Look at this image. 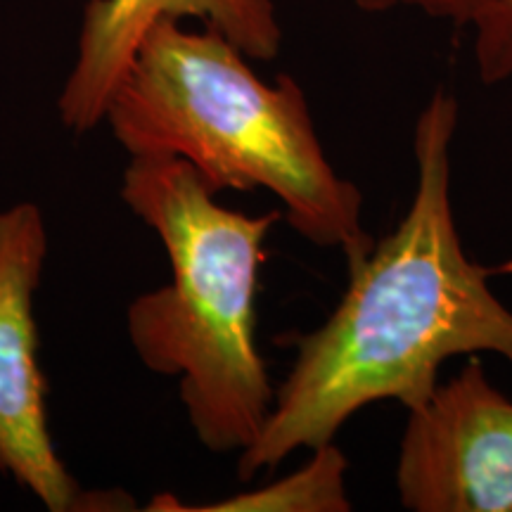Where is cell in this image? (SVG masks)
Segmentation results:
<instances>
[{"instance_id":"52a82bcc","label":"cell","mask_w":512,"mask_h":512,"mask_svg":"<svg viewBox=\"0 0 512 512\" xmlns=\"http://www.w3.org/2000/svg\"><path fill=\"white\" fill-rule=\"evenodd\" d=\"M347 456L330 444L311 451V460L302 470L292 472L278 482L223 498L211 505H178L171 494L152 498L147 510H204V512H347L351 501L347 494Z\"/></svg>"},{"instance_id":"277c9868","label":"cell","mask_w":512,"mask_h":512,"mask_svg":"<svg viewBox=\"0 0 512 512\" xmlns=\"http://www.w3.org/2000/svg\"><path fill=\"white\" fill-rule=\"evenodd\" d=\"M48 256V228L36 202L0 211V472L50 512L124 510L117 491H86L57 456L38 363L36 292Z\"/></svg>"},{"instance_id":"7a4b0ae2","label":"cell","mask_w":512,"mask_h":512,"mask_svg":"<svg viewBox=\"0 0 512 512\" xmlns=\"http://www.w3.org/2000/svg\"><path fill=\"white\" fill-rule=\"evenodd\" d=\"M128 157L188 162L219 195L264 188L285 221L316 247L366 256L363 195L330 164L309 102L292 76L259 79L216 29L159 19L147 31L105 112Z\"/></svg>"},{"instance_id":"5b68a950","label":"cell","mask_w":512,"mask_h":512,"mask_svg":"<svg viewBox=\"0 0 512 512\" xmlns=\"http://www.w3.org/2000/svg\"><path fill=\"white\" fill-rule=\"evenodd\" d=\"M396 494L411 512H512V399L479 358L408 411Z\"/></svg>"},{"instance_id":"8992f818","label":"cell","mask_w":512,"mask_h":512,"mask_svg":"<svg viewBox=\"0 0 512 512\" xmlns=\"http://www.w3.org/2000/svg\"><path fill=\"white\" fill-rule=\"evenodd\" d=\"M159 19H197L249 60H273L283 41L273 0H88L76 60L57 100L67 131L81 136L105 121L140 41Z\"/></svg>"},{"instance_id":"9c48e42d","label":"cell","mask_w":512,"mask_h":512,"mask_svg":"<svg viewBox=\"0 0 512 512\" xmlns=\"http://www.w3.org/2000/svg\"><path fill=\"white\" fill-rule=\"evenodd\" d=\"M356 8L363 12H387L394 8H415L422 10L425 15L451 19L458 27H465L482 15V12L494 5L496 0H354Z\"/></svg>"},{"instance_id":"6da1fadb","label":"cell","mask_w":512,"mask_h":512,"mask_svg":"<svg viewBox=\"0 0 512 512\" xmlns=\"http://www.w3.org/2000/svg\"><path fill=\"white\" fill-rule=\"evenodd\" d=\"M458 100L432 93L415 121V192L392 233L349 261V285L335 311L297 335L290 375L271 415L240 453L242 482L294 451L335 441L375 401L425 406L448 358L491 351L512 366V311L489 280L496 268L467 256L451 204V143Z\"/></svg>"},{"instance_id":"3957f363","label":"cell","mask_w":512,"mask_h":512,"mask_svg":"<svg viewBox=\"0 0 512 512\" xmlns=\"http://www.w3.org/2000/svg\"><path fill=\"white\" fill-rule=\"evenodd\" d=\"M121 200L157 233L171 280L128 304L140 363L178 377L192 432L214 453L247 451L271 415L275 389L256 347V290L280 211L242 214L188 162L131 157Z\"/></svg>"},{"instance_id":"ba28073f","label":"cell","mask_w":512,"mask_h":512,"mask_svg":"<svg viewBox=\"0 0 512 512\" xmlns=\"http://www.w3.org/2000/svg\"><path fill=\"white\" fill-rule=\"evenodd\" d=\"M477 74L486 86L512 76V0H496L475 22Z\"/></svg>"}]
</instances>
